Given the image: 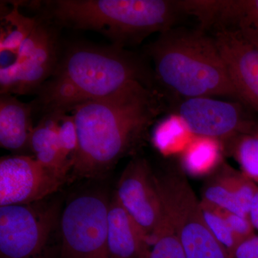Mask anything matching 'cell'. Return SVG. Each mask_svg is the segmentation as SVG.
Masks as SVG:
<instances>
[{"mask_svg": "<svg viewBox=\"0 0 258 258\" xmlns=\"http://www.w3.org/2000/svg\"><path fill=\"white\" fill-rule=\"evenodd\" d=\"M145 52L154 62L158 87L185 99L226 96L240 102L215 39L205 30L171 29Z\"/></svg>", "mask_w": 258, "mask_h": 258, "instance_id": "4", "label": "cell"}, {"mask_svg": "<svg viewBox=\"0 0 258 258\" xmlns=\"http://www.w3.org/2000/svg\"><path fill=\"white\" fill-rule=\"evenodd\" d=\"M132 82L157 90L154 71L142 55L114 45L74 42L62 48L55 72L32 102L35 110L39 108L43 114L68 113L81 103L109 96Z\"/></svg>", "mask_w": 258, "mask_h": 258, "instance_id": "2", "label": "cell"}, {"mask_svg": "<svg viewBox=\"0 0 258 258\" xmlns=\"http://www.w3.org/2000/svg\"><path fill=\"white\" fill-rule=\"evenodd\" d=\"M248 217L254 230H258V189L254 194V198L249 208Z\"/></svg>", "mask_w": 258, "mask_h": 258, "instance_id": "28", "label": "cell"}, {"mask_svg": "<svg viewBox=\"0 0 258 258\" xmlns=\"http://www.w3.org/2000/svg\"><path fill=\"white\" fill-rule=\"evenodd\" d=\"M220 145L221 144L214 139L195 137L182 152V162L186 170L200 174L216 167Z\"/></svg>", "mask_w": 258, "mask_h": 258, "instance_id": "19", "label": "cell"}, {"mask_svg": "<svg viewBox=\"0 0 258 258\" xmlns=\"http://www.w3.org/2000/svg\"><path fill=\"white\" fill-rule=\"evenodd\" d=\"M58 139L61 155L72 170L75 156L79 147L77 129L73 115L62 113L58 123Z\"/></svg>", "mask_w": 258, "mask_h": 258, "instance_id": "25", "label": "cell"}, {"mask_svg": "<svg viewBox=\"0 0 258 258\" xmlns=\"http://www.w3.org/2000/svg\"><path fill=\"white\" fill-rule=\"evenodd\" d=\"M220 211L240 243L255 235L254 228L248 217L226 210H220Z\"/></svg>", "mask_w": 258, "mask_h": 258, "instance_id": "26", "label": "cell"}, {"mask_svg": "<svg viewBox=\"0 0 258 258\" xmlns=\"http://www.w3.org/2000/svg\"><path fill=\"white\" fill-rule=\"evenodd\" d=\"M220 170L241 210L248 217L251 203L258 189L257 184L242 172L234 170L225 164L222 166Z\"/></svg>", "mask_w": 258, "mask_h": 258, "instance_id": "24", "label": "cell"}, {"mask_svg": "<svg viewBox=\"0 0 258 258\" xmlns=\"http://www.w3.org/2000/svg\"><path fill=\"white\" fill-rule=\"evenodd\" d=\"M222 144L237 161L241 172L258 184V132L237 136Z\"/></svg>", "mask_w": 258, "mask_h": 258, "instance_id": "20", "label": "cell"}, {"mask_svg": "<svg viewBox=\"0 0 258 258\" xmlns=\"http://www.w3.org/2000/svg\"><path fill=\"white\" fill-rule=\"evenodd\" d=\"M40 5L41 18L55 26L99 32L123 48L174 28L185 14L181 1L169 0H53Z\"/></svg>", "mask_w": 258, "mask_h": 258, "instance_id": "3", "label": "cell"}, {"mask_svg": "<svg viewBox=\"0 0 258 258\" xmlns=\"http://www.w3.org/2000/svg\"><path fill=\"white\" fill-rule=\"evenodd\" d=\"M166 217L181 242L186 258H230L204 219L200 200L181 173L155 174Z\"/></svg>", "mask_w": 258, "mask_h": 258, "instance_id": "6", "label": "cell"}, {"mask_svg": "<svg viewBox=\"0 0 258 258\" xmlns=\"http://www.w3.org/2000/svg\"><path fill=\"white\" fill-rule=\"evenodd\" d=\"M62 113L43 115L32 131L30 149L34 157L44 166L69 174L71 167L62 159L59 144L58 123Z\"/></svg>", "mask_w": 258, "mask_h": 258, "instance_id": "16", "label": "cell"}, {"mask_svg": "<svg viewBox=\"0 0 258 258\" xmlns=\"http://www.w3.org/2000/svg\"><path fill=\"white\" fill-rule=\"evenodd\" d=\"M241 103L208 97L186 98L176 114L195 137L214 139L220 144L242 134L258 132V124L246 114Z\"/></svg>", "mask_w": 258, "mask_h": 258, "instance_id": "10", "label": "cell"}, {"mask_svg": "<svg viewBox=\"0 0 258 258\" xmlns=\"http://www.w3.org/2000/svg\"><path fill=\"white\" fill-rule=\"evenodd\" d=\"M202 212L212 233L223 246L230 258L240 244L219 209L200 200Z\"/></svg>", "mask_w": 258, "mask_h": 258, "instance_id": "22", "label": "cell"}, {"mask_svg": "<svg viewBox=\"0 0 258 258\" xmlns=\"http://www.w3.org/2000/svg\"><path fill=\"white\" fill-rule=\"evenodd\" d=\"M15 3L11 11L3 16L0 38V72L8 71L15 66L20 47L37 23V18L24 16Z\"/></svg>", "mask_w": 258, "mask_h": 258, "instance_id": "17", "label": "cell"}, {"mask_svg": "<svg viewBox=\"0 0 258 258\" xmlns=\"http://www.w3.org/2000/svg\"><path fill=\"white\" fill-rule=\"evenodd\" d=\"M61 212L58 203L43 200L0 207V258H59L60 244L52 239Z\"/></svg>", "mask_w": 258, "mask_h": 258, "instance_id": "5", "label": "cell"}, {"mask_svg": "<svg viewBox=\"0 0 258 258\" xmlns=\"http://www.w3.org/2000/svg\"><path fill=\"white\" fill-rule=\"evenodd\" d=\"M152 244L147 258H186L181 242L166 215L161 228L153 238Z\"/></svg>", "mask_w": 258, "mask_h": 258, "instance_id": "23", "label": "cell"}, {"mask_svg": "<svg viewBox=\"0 0 258 258\" xmlns=\"http://www.w3.org/2000/svg\"><path fill=\"white\" fill-rule=\"evenodd\" d=\"M150 238L121 206L114 195L110 199L107 222L109 258H147Z\"/></svg>", "mask_w": 258, "mask_h": 258, "instance_id": "14", "label": "cell"}, {"mask_svg": "<svg viewBox=\"0 0 258 258\" xmlns=\"http://www.w3.org/2000/svg\"><path fill=\"white\" fill-rule=\"evenodd\" d=\"M69 174L47 167L25 154L0 160V207L45 200L67 181Z\"/></svg>", "mask_w": 258, "mask_h": 258, "instance_id": "9", "label": "cell"}, {"mask_svg": "<svg viewBox=\"0 0 258 258\" xmlns=\"http://www.w3.org/2000/svg\"><path fill=\"white\" fill-rule=\"evenodd\" d=\"M121 206L153 238L166 218L165 210L150 166L145 159L128 163L118 180L114 194Z\"/></svg>", "mask_w": 258, "mask_h": 258, "instance_id": "11", "label": "cell"}, {"mask_svg": "<svg viewBox=\"0 0 258 258\" xmlns=\"http://www.w3.org/2000/svg\"><path fill=\"white\" fill-rule=\"evenodd\" d=\"M189 11L202 30L215 27L217 31L237 32L258 48V0L191 1Z\"/></svg>", "mask_w": 258, "mask_h": 258, "instance_id": "13", "label": "cell"}, {"mask_svg": "<svg viewBox=\"0 0 258 258\" xmlns=\"http://www.w3.org/2000/svg\"><path fill=\"white\" fill-rule=\"evenodd\" d=\"M55 25L42 18L23 42L15 66L0 72L1 94H36L55 72L61 51Z\"/></svg>", "mask_w": 258, "mask_h": 258, "instance_id": "8", "label": "cell"}, {"mask_svg": "<svg viewBox=\"0 0 258 258\" xmlns=\"http://www.w3.org/2000/svg\"><path fill=\"white\" fill-rule=\"evenodd\" d=\"M214 39L240 103L258 113L257 47L232 30H219Z\"/></svg>", "mask_w": 258, "mask_h": 258, "instance_id": "12", "label": "cell"}, {"mask_svg": "<svg viewBox=\"0 0 258 258\" xmlns=\"http://www.w3.org/2000/svg\"><path fill=\"white\" fill-rule=\"evenodd\" d=\"M201 200L220 210L247 217L236 201L220 169L216 175L205 184Z\"/></svg>", "mask_w": 258, "mask_h": 258, "instance_id": "21", "label": "cell"}, {"mask_svg": "<svg viewBox=\"0 0 258 258\" xmlns=\"http://www.w3.org/2000/svg\"><path fill=\"white\" fill-rule=\"evenodd\" d=\"M165 111L164 95L140 82L81 103L71 111L79 147L71 176H106L138 148L156 118Z\"/></svg>", "mask_w": 258, "mask_h": 258, "instance_id": "1", "label": "cell"}, {"mask_svg": "<svg viewBox=\"0 0 258 258\" xmlns=\"http://www.w3.org/2000/svg\"><path fill=\"white\" fill-rule=\"evenodd\" d=\"M232 258H258V235L239 244Z\"/></svg>", "mask_w": 258, "mask_h": 258, "instance_id": "27", "label": "cell"}, {"mask_svg": "<svg viewBox=\"0 0 258 258\" xmlns=\"http://www.w3.org/2000/svg\"><path fill=\"white\" fill-rule=\"evenodd\" d=\"M33 102L19 101L9 93L0 96V144L13 152H23L30 149L32 127Z\"/></svg>", "mask_w": 258, "mask_h": 258, "instance_id": "15", "label": "cell"}, {"mask_svg": "<svg viewBox=\"0 0 258 258\" xmlns=\"http://www.w3.org/2000/svg\"><path fill=\"white\" fill-rule=\"evenodd\" d=\"M195 136L177 114L169 115L161 120L153 133V142L162 154L182 153Z\"/></svg>", "mask_w": 258, "mask_h": 258, "instance_id": "18", "label": "cell"}, {"mask_svg": "<svg viewBox=\"0 0 258 258\" xmlns=\"http://www.w3.org/2000/svg\"><path fill=\"white\" fill-rule=\"evenodd\" d=\"M110 199L99 190L86 191L62 210L59 258H109L107 222Z\"/></svg>", "mask_w": 258, "mask_h": 258, "instance_id": "7", "label": "cell"}]
</instances>
